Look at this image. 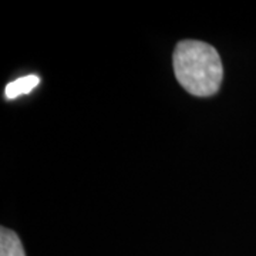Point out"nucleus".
<instances>
[{"label":"nucleus","instance_id":"obj_1","mask_svg":"<svg viewBox=\"0 0 256 256\" xmlns=\"http://www.w3.org/2000/svg\"><path fill=\"white\" fill-rule=\"evenodd\" d=\"M172 66L176 80L196 97L218 92L224 78V67L215 47L200 40H182L175 47Z\"/></svg>","mask_w":256,"mask_h":256},{"label":"nucleus","instance_id":"obj_2","mask_svg":"<svg viewBox=\"0 0 256 256\" xmlns=\"http://www.w3.org/2000/svg\"><path fill=\"white\" fill-rule=\"evenodd\" d=\"M0 256H26L18 234L4 226L0 229Z\"/></svg>","mask_w":256,"mask_h":256},{"label":"nucleus","instance_id":"obj_3","mask_svg":"<svg viewBox=\"0 0 256 256\" xmlns=\"http://www.w3.org/2000/svg\"><path fill=\"white\" fill-rule=\"evenodd\" d=\"M40 82V77L36 74H28L24 77H20L14 82H9L4 88V96L6 98L13 100V98H18V96H23V94H28L30 92H33L38 86Z\"/></svg>","mask_w":256,"mask_h":256}]
</instances>
